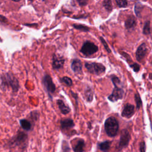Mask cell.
Listing matches in <instances>:
<instances>
[{"mask_svg":"<svg viewBox=\"0 0 152 152\" xmlns=\"http://www.w3.org/2000/svg\"><path fill=\"white\" fill-rule=\"evenodd\" d=\"M145 148H146V145L144 141H141L140 143V152H145Z\"/></svg>","mask_w":152,"mask_h":152,"instance_id":"25","label":"cell"},{"mask_svg":"<svg viewBox=\"0 0 152 152\" xmlns=\"http://www.w3.org/2000/svg\"><path fill=\"white\" fill-rule=\"evenodd\" d=\"M85 146V141L83 139H79L72 146L74 152H83Z\"/></svg>","mask_w":152,"mask_h":152,"instance_id":"12","label":"cell"},{"mask_svg":"<svg viewBox=\"0 0 152 152\" xmlns=\"http://www.w3.org/2000/svg\"><path fill=\"white\" fill-rule=\"evenodd\" d=\"M134 106L130 103H126L122 111L121 115L123 117L129 118H131L134 113Z\"/></svg>","mask_w":152,"mask_h":152,"instance_id":"7","label":"cell"},{"mask_svg":"<svg viewBox=\"0 0 152 152\" xmlns=\"http://www.w3.org/2000/svg\"><path fill=\"white\" fill-rule=\"evenodd\" d=\"M142 8V6L141 4H140V2L136 4L135 7V13H136L137 16L140 15Z\"/></svg>","mask_w":152,"mask_h":152,"instance_id":"22","label":"cell"},{"mask_svg":"<svg viewBox=\"0 0 152 152\" xmlns=\"http://www.w3.org/2000/svg\"><path fill=\"white\" fill-rule=\"evenodd\" d=\"M85 67L89 72L97 75L102 74L106 70L105 66L100 63L86 62L85 64Z\"/></svg>","mask_w":152,"mask_h":152,"instance_id":"2","label":"cell"},{"mask_svg":"<svg viewBox=\"0 0 152 152\" xmlns=\"http://www.w3.org/2000/svg\"><path fill=\"white\" fill-rule=\"evenodd\" d=\"M20 125L21 126V127L26 131H29L31 129V124L30 122V121H28L27 119H21L20 121Z\"/></svg>","mask_w":152,"mask_h":152,"instance_id":"16","label":"cell"},{"mask_svg":"<svg viewBox=\"0 0 152 152\" xmlns=\"http://www.w3.org/2000/svg\"><path fill=\"white\" fill-rule=\"evenodd\" d=\"M147 52L146 45L145 43L141 44L137 49L136 52V58L138 61H141L145 57Z\"/></svg>","mask_w":152,"mask_h":152,"instance_id":"8","label":"cell"},{"mask_svg":"<svg viewBox=\"0 0 152 152\" xmlns=\"http://www.w3.org/2000/svg\"><path fill=\"white\" fill-rule=\"evenodd\" d=\"M65 60L62 57L58 56H54L53 58L52 67L54 69H59L62 68Z\"/></svg>","mask_w":152,"mask_h":152,"instance_id":"9","label":"cell"},{"mask_svg":"<svg viewBox=\"0 0 152 152\" xmlns=\"http://www.w3.org/2000/svg\"><path fill=\"white\" fill-rule=\"evenodd\" d=\"M130 139H131V136L129 131L126 129H123L121 131L119 142L117 146V149L121 151L124 148H125L126 147H127L129 144Z\"/></svg>","mask_w":152,"mask_h":152,"instance_id":"5","label":"cell"},{"mask_svg":"<svg viewBox=\"0 0 152 152\" xmlns=\"http://www.w3.org/2000/svg\"><path fill=\"white\" fill-rule=\"evenodd\" d=\"M13 1H19L20 0H13Z\"/></svg>","mask_w":152,"mask_h":152,"instance_id":"29","label":"cell"},{"mask_svg":"<svg viewBox=\"0 0 152 152\" xmlns=\"http://www.w3.org/2000/svg\"><path fill=\"white\" fill-rule=\"evenodd\" d=\"M72 70L77 74H81L82 72V64L80 60L78 59H74L71 65Z\"/></svg>","mask_w":152,"mask_h":152,"instance_id":"11","label":"cell"},{"mask_svg":"<svg viewBox=\"0 0 152 152\" xmlns=\"http://www.w3.org/2000/svg\"><path fill=\"white\" fill-rule=\"evenodd\" d=\"M85 96L87 101L91 102L93 99V92L91 88H87L85 91Z\"/></svg>","mask_w":152,"mask_h":152,"instance_id":"17","label":"cell"},{"mask_svg":"<svg viewBox=\"0 0 152 152\" xmlns=\"http://www.w3.org/2000/svg\"><path fill=\"white\" fill-rule=\"evenodd\" d=\"M43 85L49 97L52 99V95L56 90V86L53 82L52 78L49 75L46 74L43 78Z\"/></svg>","mask_w":152,"mask_h":152,"instance_id":"3","label":"cell"},{"mask_svg":"<svg viewBox=\"0 0 152 152\" xmlns=\"http://www.w3.org/2000/svg\"><path fill=\"white\" fill-rule=\"evenodd\" d=\"M77 1L79 3V4L81 6L85 5L87 3V0H77Z\"/></svg>","mask_w":152,"mask_h":152,"instance_id":"28","label":"cell"},{"mask_svg":"<svg viewBox=\"0 0 152 152\" xmlns=\"http://www.w3.org/2000/svg\"><path fill=\"white\" fill-rule=\"evenodd\" d=\"M62 148L63 152H71V148L68 145V143L64 140L62 144Z\"/></svg>","mask_w":152,"mask_h":152,"instance_id":"20","label":"cell"},{"mask_svg":"<svg viewBox=\"0 0 152 152\" xmlns=\"http://www.w3.org/2000/svg\"><path fill=\"white\" fill-rule=\"evenodd\" d=\"M98 50L96 45L90 42H86L83 45L81 49V52L86 56H90L96 53Z\"/></svg>","mask_w":152,"mask_h":152,"instance_id":"6","label":"cell"},{"mask_svg":"<svg viewBox=\"0 0 152 152\" xmlns=\"http://www.w3.org/2000/svg\"><path fill=\"white\" fill-rule=\"evenodd\" d=\"M150 22L147 21L145 23V24L144 27V30H143V32L145 34H148L150 33Z\"/></svg>","mask_w":152,"mask_h":152,"instance_id":"23","label":"cell"},{"mask_svg":"<svg viewBox=\"0 0 152 152\" xmlns=\"http://www.w3.org/2000/svg\"><path fill=\"white\" fill-rule=\"evenodd\" d=\"M103 5L104 7L108 11H110L112 8L111 0H104L103 2Z\"/></svg>","mask_w":152,"mask_h":152,"instance_id":"21","label":"cell"},{"mask_svg":"<svg viewBox=\"0 0 152 152\" xmlns=\"http://www.w3.org/2000/svg\"><path fill=\"white\" fill-rule=\"evenodd\" d=\"M113 84L114 85V88L112 91V94L108 96V99L112 102H115L117 100H121L122 99L124 91V90L119 86V84H119L113 83Z\"/></svg>","mask_w":152,"mask_h":152,"instance_id":"4","label":"cell"},{"mask_svg":"<svg viewBox=\"0 0 152 152\" xmlns=\"http://www.w3.org/2000/svg\"><path fill=\"white\" fill-rule=\"evenodd\" d=\"M111 143L112 142L109 141H105L103 142H99L97 144V147L100 150L102 151L103 152H109Z\"/></svg>","mask_w":152,"mask_h":152,"instance_id":"14","label":"cell"},{"mask_svg":"<svg viewBox=\"0 0 152 152\" xmlns=\"http://www.w3.org/2000/svg\"><path fill=\"white\" fill-rule=\"evenodd\" d=\"M119 124L118 121L113 117L108 118L104 122V129L109 137H113L118 132Z\"/></svg>","mask_w":152,"mask_h":152,"instance_id":"1","label":"cell"},{"mask_svg":"<svg viewBox=\"0 0 152 152\" xmlns=\"http://www.w3.org/2000/svg\"><path fill=\"white\" fill-rule=\"evenodd\" d=\"M61 81L65 83L67 86H71L72 85V80L68 77H63L61 78Z\"/></svg>","mask_w":152,"mask_h":152,"instance_id":"19","label":"cell"},{"mask_svg":"<svg viewBox=\"0 0 152 152\" xmlns=\"http://www.w3.org/2000/svg\"><path fill=\"white\" fill-rule=\"evenodd\" d=\"M135 103H136V107L137 109H140V108L141 107V105H142V101L140 97V96L138 93H136L135 94Z\"/></svg>","mask_w":152,"mask_h":152,"instance_id":"18","label":"cell"},{"mask_svg":"<svg viewBox=\"0 0 152 152\" xmlns=\"http://www.w3.org/2000/svg\"><path fill=\"white\" fill-rule=\"evenodd\" d=\"M100 39H101L102 42H103V45L104 46V47H105L106 49L107 50V51L108 52H110V50L109 49V48H108V46H107V44H106V42H105V41L102 39V37H100Z\"/></svg>","mask_w":152,"mask_h":152,"instance_id":"27","label":"cell"},{"mask_svg":"<svg viewBox=\"0 0 152 152\" xmlns=\"http://www.w3.org/2000/svg\"><path fill=\"white\" fill-rule=\"evenodd\" d=\"M60 124H61V129L62 131L72 128V127L74 126V125H75L73 120L69 118L64 119L61 120Z\"/></svg>","mask_w":152,"mask_h":152,"instance_id":"10","label":"cell"},{"mask_svg":"<svg viewBox=\"0 0 152 152\" xmlns=\"http://www.w3.org/2000/svg\"><path fill=\"white\" fill-rule=\"evenodd\" d=\"M56 102H57L58 107L60 109V110L62 114L66 115L71 111V109L68 106H66L64 102L62 100L58 99V100H57Z\"/></svg>","mask_w":152,"mask_h":152,"instance_id":"13","label":"cell"},{"mask_svg":"<svg viewBox=\"0 0 152 152\" xmlns=\"http://www.w3.org/2000/svg\"><path fill=\"white\" fill-rule=\"evenodd\" d=\"M30 1H31V0H30Z\"/></svg>","mask_w":152,"mask_h":152,"instance_id":"30","label":"cell"},{"mask_svg":"<svg viewBox=\"0 0 152 152\" xmlns=\"http://www.w3.org/2000/svg\"><path fill=\"white\" fill-rule=\"evenodd\" d=\"M136 25V21L133 17H129L125 21V27L128 29L133 28Z\"/></svg>","mask_w":152,"mask_h":152,"instance_id":"15","label":"cell"},{"mask_svg":"<svg viewBox=\"0 0 152 152\" xmlns=\"http://www.w3.org/2000/svg\"><path fill=\"white\" fill-rule=\"evenodd\" d=\"M130 66L133 69V70L135 71V72H138L140 71V65L138 64H136V63H134V64L132 65H131Z\"/></svg>","mask_w":152,"mask_h":152,"instance_id":"26","label":"cell"},{"mask_svg":"<svg viewBox=\"0 0 152 152\" xmlns=\"http://www.w3.org/2000/svg\"><path fill=\"white\" fill-rule=\"evenodd\" d=\"M116 1L120 7H124L127 5V0H116Z\"/></svg>","mask_w":152,"mask_h":152,"instance_id":"24","label":"cell"}]
</instances>
